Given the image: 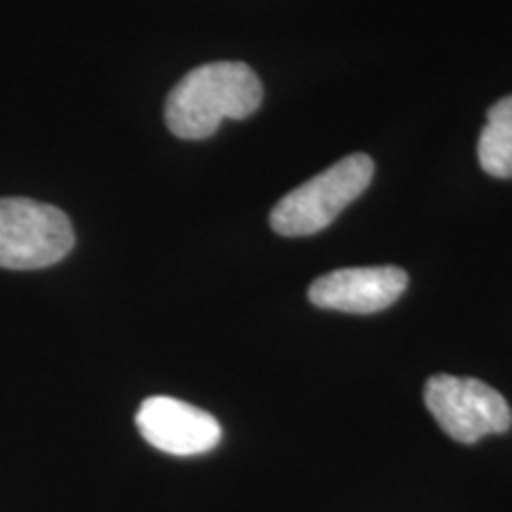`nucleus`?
<instances>
[{"label":"nucleus","instance_id":"nucleus-1","mask_svg":"<svg viewBox=\"0 0 512 512\" xmlns=\"http://www.w3.org/2000/svg\"><path fill=\"white\" fill-rule=\"evenodd\" d=\"M264 86L247 64L211 62L192 69L166 98V126L181 140H204L221 121L247 119L261 107Z\"/></svg>","mask_w":512,"mask_h":512},{"label":"nucleus","instance_id":"nucleus-2","mask_svg":"<svg viewBox=\"0 0 512 512\" xmlns=\"http://www.w3.org/2000/svg\"><path fill=\"white\" fill-rule=\"evenodd\" d=\"M373 174V159L363 152L339 159L323 174L309 178L275 204L271 211L273 230L283 238L320 233L368 190Z\"/></svg>","mask_w":512,"mask_h":512},{"label":"nucleus","instance_id":"nucleus-3","mask_svg":"<svg viewBox=\"0 0 512 512\" xmlns=\"http://www.w3.org/2000/svg\"><path fill=\"white\" fill-rule=\"evenodd\" d=\"M74 242L72 221L62 209L27 197L0 200V268H48L72 252Z\"/></svg>","mask_w":512,"mask_h":512},{"label":"nucleus","instance_id":"nucleus-4","mask_svg":"<svg viewBox=\"0 0 512 512\" xmlns=\"http://www.w3.org/2000/svg\"><path fill=\"white\" fill-rule=\"evenodd\" d=\"M425 403L441 430L460 444H475L486 434L508 432L512 425V411L503 394L475 377H430Z\"/></svg>","mask_w":512,"mask_h":512},{"label":"nucleus","instance_id":"nucleus-5","mask_svg":"<svg viewBox=\"0 0 512 512\" xmlns=\"http://www.w3.org/2000/svg\"><path fill=\"white\" fill-rule=\"evenodd\" d=\"M136 425L147 444L171 456H197L221 441V425L214 415L171 396L145 399Z\"/></svg>","mask_w":512,"mask_h":512},{"label":"nucleus","instance_id":"nucleus-6","mask_svg":"<svg viewBox=\"0 0 512 512\" xmlns=\"http://www.w3.org/2000/svg\"><path fill=\"white\" fill-rule=\"evenodd\" d=\"M406 287L408 273L399 266L342 268L320 275L311 285L309 299L320 309L368 316L389 309Z\"/></svg>","mask_w":512,"mask_h":512},{"label":"nucleus","instance_id":"nucleus-7","mask_svg":"<svg viewBox=\"0 0 512 512\" xmlns=\"http://www.w3.org/2000/svg\"><path fill=\"white\" fill-rule=\"evenodd\" d=\"M477 155L489 176L512 178V95L498 100L489 110Z\"/></svg>","mask_w":512,"mask_h":512}]
</instances>
